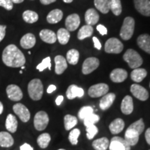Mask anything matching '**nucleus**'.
Segmentation results:
<instances>
[{"label":"nucleus","mask_w":150,"mask_h":150,"mask_svg":"<svg viewBox=\"0 0 150 150\" xmlns=\"http://www.w3.org/2000/svg\"><path fill=\"white\" fill-rule=\"evenodd\" d=\"M3 63L10 67H20L24 65L26 59L24 54L15 45H9L4 50Z\"/></svg>","instance_id":"1"},{"label":"nucleus","mask_w":150,"mask_h":150,"mask_svg":"<svg viewBox=\"0 0 150 150\" xmlns=\"http://www.w3.org/2000/svg\"><path fill=\"white\" fill-rule=\"evenodd\" d=\"M145 129V124L143 120L140 119L137 120L127 128L125 134V140L128 142L130 146H134L139 140L140 135Z\"/></svg>","instance_id":"2"},{"label":"nucleus","mask_w":150,"mask_h":150,"mask_svg":"<svg viewBox=\"0 0 150 150\" xmlns=\"http://www.w3.org/2000/svg\"><path fill=\"white\" fill-rule=\"evenodd\" d=\"M28 93L31 99L40 100L43 95V85L39 79L31 80L28 84Z\"/></svg>","instance_id":"3"},{"label":"nucleus","mask_w":150,"mask_h":150,"mask_svg":"<svg viewBox=\"0 0 150 150\" xmlns=\"http://www.w3.org/2000/svg\"><path fill=\"white\" fill-rule=\"evenodd\" d=\"M124 61L128 63L129 66L132 69H136L142 65L143 61L142 57L136 51L133 49H129L127 50L123 56Z\"/></svg>","instance_id":"4"},{"label":"nucleus","mask_w":150,"mask_h":150,"mask_svg":"<svg viewBox=\"0 0 150 150\" xmlns=\"http://www.w3.org/2000/svg\"><path fill=\"white\" fill-rule=\"evenodd\" d=\"M135 29V20L131 17H127L124 20L120 35L124 40H130L133 36Z\"/></svg>","instance_id":"5"},{"label":"nucleus","mask_w":150,"mask_h":150,"mask_svg":"<svg viewBox=\"0 0 150 150\" xmlns=\"http://www.w3.org/2000/svg\"><path fill=\"white\" fill-rule=\"evenodd\" d=\"M124 45L120 40L116 38H110L107 40L104 46V50L108 54H120L122 52Z\"/></svg>","instance_id":"6"},{"label":"nucleus","mask_w":150,"mask_h":150,"mask_svg":"<svg viewBox=\"0 0 150 150\" xmlns=\"http://www.w3.org/2000/svg\"><path fill=\"white\" fill-rule=\"evenodd\" d=\"M49 121V116L46 112L40 111L38 112L35 114L34 120H33V123H34V127L38 131H43L47 127Z\"/></svg>","instance_id":"7"},{"label":"nucleus","mask_w":150,"mask_h":150,"mask_svg":"<svg viewBox=\"0 0 150 150\" xmlns=\"http://www.w3.org/2000/svg\"><path fill=\"white\" fill-rule=\"evenodd\" d=\"M108 90L109 89L107 84L104 83H97L92 86L88 89V95L93 98H97L107 94Z\"/></svg>","instance_id":"8"},{"label":"nucleus","mask_w":150,"mask_h":150,"mask_svg":"<svg viewBox=\"0 0 150 150\" xmlns=\"http://www.w3.org/2000/svg\"><path fill=\"white\" fill-rule=\"evenodd\" d=\"M110 150H131V146L124 138L115 136L112 138L109 143Z\"/></svg>","instance_id":"9"},{"label":"nucleus","mask_w":150,"mask_h":150,"mask_svg":"<svg viewBox=\"0 0 150 150\" xmlns=\"http://www.w3.org/2000/svg\"><path fill=\"white\" fill-rule=\"evenodd\" d=\"M15 113L20 117L23 122H27L31 117V114L28 108L21 103H18L13 106Z\"/></svg>","instance_id":"10"},{"label":"nucleus","mask_w":150,"mask_h":150,"mask_svg":"<svg viewBox=\"0 0 150 150\" xmlns=\"http://www.w3.org/2000/svg\"><path fill=\"white\" fill-rule=\"evenodd\" d=\"M99 65V61L97 58L90 57L84 61L82 65V72L83 74H89L95 70Z\"/></svg>","instance_id":"11"},{"label":"nucleus","mask_w":150,"mask_h":150,"mask_svg":"<svg viewBox=\"0 0 150 150\" xmlns=\"http://www.w3.org/2000/svg\"><path fill=\"white\" fill-rule=\"evenodd\" d=\"M131 93L135 97L140 101H146L149 98V93L145 88L138 84L134 83L131 85Z\"/></svg>","instance_id":"12"},{"label":"nucleus","mask_w":150,"mask_h":150,"mask_svg":"<svg viewBox=\"0 0 150 150\" xmlns=\"http://www.w3.org/2000/svg\"><path fill=\"white\" fill-rule=\"evenodd\" d=\"M6 93L8 98L15 102L21 100L23 97V93H22V90L18 86L15 85V84H11L7 86Z\"/></svg>","instance_id":"13"},{"label":"nucleus","mask_w":150,"mask_h":150,"mask_svg":"<svg viewBox=\"0 0 150 150\" xmlns=\"http://www.w3.org/2000/svg\"><path fill=\"white\" fill-rule=\"evenodd\" d=\"M135 8L142 16H150V0H134Z\"/></svg>","instance_id":"14"},{"label":"nucleus","mask_w":150,"mask_h":150,"mask_svg":"<svg viewBox=\"0 0 150 150\" xmlns=\"http://www.w3.org/2000/svg\"><path fill=\"white\" fill-rule=\"evenodd\" d=\"M80 24V18L79 15L74 13L67 17L65 20V27L68 31H74L78 29Z\"/></svg>","instance_id":"15"},{"label":"nucleus","mask_w":150,"mask_h":150,"mask_svg":"<svg viewBox=\"0 0 150 150\" xmlns=\"http://www.w3.org/2000/svg\"><path fill=\"white\" fill-rule=\"evenodd\" d=\"M128 73L125 70L122 68L115 69L110 72V79L114 83H122L127 79Z\"/></svg>","instance_id":"16"},{"label":"nucleus","mask_w":150,"mask_h":150,"mask_svg":"<svg viewBox=\"0 0 150 150\" xmlns=\"http://www.w3.org/2000/svg\"><path fill=\"white\" fill-rule=\"evenodd\" d=\"M35 42H36V39L35 35L33 33H28L22 36L20 40V45L22 48L29 50L35 46Z\"/></svg>","instance_id":"17"},{"label":"nucleus","mask_w":150,"mask_h":150,"mask_svg":"<svg viewBox=\"0 0 150 150\" xmlns=\"http://www.w3.org/2000/svg\"><path fill=\"white\" fill-rule=\"evenodd\" d=\"M115 99V95L114 93H107L104 95V97L100 99L99 107L102 110H106L109 108L113 104Z\"/></svg>","instance_id":"18"},{"label":"nucleus","mask_w":150,"mask_h":150,"mask_svg":"<svg viewBox=\"0 0 150 150\" xmlns=\"http://www.w3.org/2000/svg\"><path fill=\"white\" fill-rule=\"evenodd\" d=\"M138 45L141 50L150 54V35L144 33L138 36L137 38Z\"/></svg>","instance_id":"19"},{"label":"nucleus","mask_w":150,"mask_h":150,"mask_svg":"<svg viewBox=\"0 0 150 150\" xmlns=\"http://www.w3.org/2000/svg\"><path fill=\"white\" fill-rule=\"evenodd\" d=\"M121 110L125 115H130L134 110V102L132 97L127 95L122 99L121 104Z\"/></svg>","instance_id":"20"},{"label":"nucleus","mask_w":150,"mask_h":150,"mask_svg":"<svg viewBox=\"0 0 150 150\" xmlns=\"http://www.w3.org/2000/svg\"><path fill=\"white\" fill-rule=\"evenodd\" d=\"M55 62V72L56 74H61L65 72L67 67L66 59L63 56L58 55L54 59Z\"/></svg>","instance_id":"21"},{"label":"nucleus","mask_w":150,"mask_h":150,"mask_svg":"<svg viewBox=\"0 0 150 150\" xmlns=\"http://www.w3.org/2000/svg\"><path fill=\"white\" fill-rule=\"evenodd\" d=\"M83 95V89L76 85L70 86L66 91V96L69 99H73L76 97H82Z\"/></svg>","instance_id":"22"},{"label":"nucleus","mask_w":150,"mask_h":150,"mask_svg":"<svg viewBox=\"0 0 150 150\" xmlns=\"http://www.w3.org/2000/svg\"><path fill=\"white\" fill-rule=\"evenodd\" d=\"M39 35L41 40L48 44H53L57 40L56 33L50 29H42Z\"/></svg>","instance_id":"23"},{"label":"nucleus","mask_w":150,"mask_h":150,"mask_svg":"<svg viewBox=\"0 0 150 150\" xmlns=\"http://www.w3.org/2000/svg\"><path fill=\"white\" fill-rule=\"evenodd\" d=\"M99 16L94 8H90L85 13V21L88 25H95L98 22Z\"/></svg>","instance_id":"24"},{"label":"nucleus","mask_w":150,"mask_h":150,"mask_svg":"<svg viewBox=\"0 0 150 150\" xmlns=\"http://www.w3.org/2000/svg\"><path fill=\"white\" fill-rule=\"evenodd\" d=\"M63 17V11L60 9H54L49 13L47 16V20L50 24H56L61 21Z\"/></svg>","instance_id":"25"},{"label":"nucleus","mask_w":150,"mask_h":150,"mask_svg":"<svg viewBox=\"0 0 150 150\" xmlns=\"http://www.w3.org/2000/svg\"><path fill=\"white\" fill-rule=\"evenodd\" d=\"M14 144L13 136L8 132H0V146L2 147H10Z\"/></svg>","instance_id":"26"},{"label":"nucleus","mask_w":150,"mask_h":150,"mask_svg":"<svg viewBox=\"0 0 150 150\" xmlns=\"http://www.w3.org/2000/svg\"><path fill=\"white\" fill-rule=\"evenodd\" d=\"M147 72L145 69L138 67V68L134 69V70L131 72V78L136 83H140L147 76Z\"/></svg>","instance_id":"27"},{"label":"nucleus","mask_w":150,"mask_h":150,"mask_svg":"<svg viewBox=\"0 0 150 150\" xmlns=\"http://www.w3.org/2000/svg\"><path fill=\"white\" fill-rule=\"evenodd\" d=\"M125 128V122L121 118L114 120L109 125L110 131L112 134H117L120 133Z\"/></svg>","instance_id":"28"},{"label":"nucleus","mask_w":150,"mask_h":150,"mask_svg":"<svg viewBox=\"0 0 150 150\" xmlns=\"http://www.w3.org/2000/svg\"><path fill=\"white\" fill-rule=\"evenodd\" d=\"M6 128L7 129L9 132L15 133L18 129V120L15 115L12 114H9L7 116L5 123Z\"/></svg>","instance_id":"29"},{"label":"nucleus","mask_w":150,"mask_h":150,"mask_svg":"<svg viewBox=\"0 0 150 150\" xmlns=\"http://www.w3.org/2000/svg\"><path fill=\"white\" fill-rule=\"evenodd\" d=\"M95 150H106L109 146V140L107 138H102L94 140L92 144Z\"/></svg>","instance_id":"30"},{"label":"nucleus","mask_w":150,"mask_h":150,"mask_svg":"<svg viewBox=\"0 0 150 150\" xmlns=\"http://www.w3.org/2000/svg\"><path fill=\"white\" fill-rule=\"evenodd\" d=\"M93 28L91 25H84L79 31L77 38L79 40H83L86 38L91 37L93 35Z\"/></svg>","instance_id":"31"},{"label":"nucleus","mask_w":150,"mask_h":150,"mask_svg":"<svg viewBox=\"0 0 150 150\" xmlns=\"http://www.w3.org/2000/svg\"><path fill=\"white\" fill-rule=\"evenodd\" d=\"M95 7L97 10L104 14H106L109 12V1L108 0H94Z\"/></svg>","instance_id":"32"},{"label":"nucleus","mask_w":150,"mask_h":150,"mask_svg":"<svg viewBox=\"0 0 150 150\" xmlns=\"http://www.w3.org/2000/svg\"><path fill=\"white\" fill-rule=\"evenodd\" d=\"M56 37H57V39L60 44L66 45L69 42V40H70V34L66 29L61 28L58 31Z\"/></svg>","instance_id":"33"},{"label":"nucleus","mask_w":150,"mask_h":150,"mask_svg":"<svg viewBox=\"0 0 150 150\" xmlns=\"http://www.w3.org/2000/svg\"><path fill=\"white\" fill-rule=\"evenodd\" d=\"M22 18L24 22L29 24H33L38 20V15L33 11H25L22 14Z\"/></svg>","instance_id":"34"},{"label":"nucleus","mask_w":150,"mask_h":150,"mask_svg":"<svg viewBox=\"0 0 150 150\" xmlns=\"http://www.w3.org/2000/svg\"><path fill=\"white\" fill-rule=\"evenodd\" d=\"M108 1H109L110 11H111L115 16H120L122 11L120 0H108Z\"/></svg>","instance_id":"35"},{"label":"nucleus","mask_w":150,"mask_h":150,"mask_svg":"<svg viewBox=\"0 0 150 150\" xmlns=\"http://www.w3.org/2000/svg\"><path fill=\"white\" fill-rule=\"evenodd\" d=\"M67 61L71 65H76L77 64L79 59V52L76 50L72 49V50H69L67 52Z\"/></svg>","instance_id":"36"},{"label":"nucleus","mask_w":150,"mask_h":150,"mask_svg":"<svg viewBox=\"0 0 150 150\" xmlns=\"http://www.w3.org/2000/svg\"><path fill=\"white\" fill-rule=\"evenodd\" d=\"M51 140V136L48 133H44L38 136L37 139L38 145L42 149H45L48 147Z\"/></svg>","instance_id":"37"},{"label":"nucleus","mask_w":150,"mask_h":150,"mask_svg":"<svg viewBox=\"0 0 150 150\" xmlns=\"http://www.w3.org/2000/svg\"><path fill=\"white\" fill-rule=\"evenodd\" d=\"M78 122L77 118L71 115H66L64 117V126L67 131L70 130L76 126Z\"/></svg>","instance_id":"38"},{"label":"nucleus","mask_w":150,"mask_h":150,"mask_svg":"<svg viewBox=\"0 0 150 150\" xmlns=\"http://www.w3.org/2000/svg\"><path fill=\"white\" fill-rule=\"evenodd\" d=\"M52 64H51V58L50 57H47L45 59L42 60V61L41 62L40 64L37 65L36 69L38 70H39L40 72H42L43 70H45L46 68H48L49 70H51L52 69Z\"/></svg>","instance_id":"39"},{"label":"nucleus","mask_w":150,"mask_h":150,"mask_svg":"<svg viewBox=\"0 0 150 150\" xmlns=\"http://www.w3.org/2000/svg\"><path fill=\"white\" fill-rule=\"evenodd\" d=\"M99 120V116L96 115V114L92 113L86 117L85 119L83 120V124L86 127L91 126V125H95V123L98 122Z\"/></svg>","instance_id":"40"},{"label":"nucleus","mask_w":150,"mask_h":150,"mask_svg":"<svg viewBox=\"0 0 150 150\" xmlns=\"http://www.w3.org/2000/svg\"><path fill=\"white\" fill-rule=\"evenodd\" d=\"M80 134L81 131L78 129H74L70 131L68 139L72 145H76L78 143V138L80 136Z\"/></svg>","instance_id":"41"},{"label":"nucleus","mask_w":150,"mask_h":150,"mask_svg":"<svg viewBox=\"0 0 150 150\" xmlns=\"http://www.w3.org/2000/svg\"><path fill=\"white\" fill-rule=\"evenodd\" d=\"M93 113V108L91 106H83L79 111V117L81 120L85 119L86 117Z\"/></svg>","instance_id":"42"},{"label":"nucleus","mask_w":150,"mask_h":150,"mask_svg":"<svg viewBox=\"0 0 150 150\" xmlns=\"http://www.w3.org/2000/svg\"><path fill=\"white\" fill-rule=\"evenodd\" d=\"M86 136H87L88 139L91 140L95 137L98 133V129L95 126V125H91V126L86 127Z\"/></svg>","instance_id":"43"},{"label":"nucleus","mask_w":150,"mask_h":150,"mask_svg":"<svg viewBox=\"0 0 150 150\" xmlns=\"http://www.w3.org/2000/svg\"><path fill=\"white\" fill-rule=\"evenodd\" d=\"M0 6L7 11H11L13 8V4L11 0H0Z\"/></svg>","instance_id":"44"},{"label":"nucleus","mask_w":150,"mask_h":150,"mask_svg":"<svg viewBox=\"0 0 150 150\" xmlns=\"http://www.w3.org/2000/svg\"><path fill=\"white\" fill-rule=\"evenodd\" d=\"M97 30L99 31V33H100L102 35H104L107 34V29L104 27L102 24H99V25L97 26Z\"/></svg>","instance_id":"45"},{"label":"nucleus","mask_w":150,"mask_h":150,"mask_svg":"<svg viewBox=\"0 0 150 150\" xmlns=\"http://www.w3.org/2000/svg\"><path fill=\"white\" fill-rule=\"evenodd\" d=\"M6 26L0 25V42L4 38L6 35Z\"/></svg>","instance_id":"46"},{"label":"nucleus","mask_w":150,"mask_h":150,"mask_svg":"<svg viewBox=\"0 0 150 150\" xmlns=\"http://www.w3.org/2000/svg\"><path fill=\"white\" fill-rule=\"evenodd\" d=\"M93 40L94 42V47H95L96 49H97L98 50H101V48H102V44H101L100 42H99L98 38L96 37H93Z\"/></svg>","instance_id":"47"},{"label":"nucleus","mask_w":150,"mask_h":150,"mask_svg":"<svg viewBox=\"0 0 150 150\" xmlns=\"http://www.w3.org/2000/svg\"><path fill=\"white\" fill-rule=\"evenodd\" d=\"M20 150H33V148L31 147L29 144L24 143L22 145L20 146Z\"/></svg>","instance_id":"48"},{"label":"nucleus","mask_w":150,"mask_h":150,"mask_svg":"<svg viewBox=\"0 0 150 150\" xmlns=\"http://www.w3.org/2000/svg\"><path fill=\"white\" fill-rule=\"evenodd\" d=\"M146 141L150 145V128H148L145 132Z\"/></svg>","instance_id":"49"},{"label":"nucleus","mask_w":150,"mask_h":150,"mask_svg":"<svg viewBox=\"0 0 150 150\" xmlns=\"http://www.w3.org/2000/svg\"><path fill=\"white\" fill-rule=\"evenodd\" d=\"M63 99H64V97H63V96H62V95H59V96H58L57 98L56 99V105H57V106H60V105L61 104V103L63 102Z\"/></svg>","instance_id":"50"},{"label":"nucleus","mask_w":150,"mask_h":150,"mask_svg":"<svg viewBox=\"0 0 150 150\" xmlns=\"http://www.w3.org/2000/svg\"><path fill=\"white\" fill-rule=\"evenodd\" d=\"M56 90V86H54V85H50V86L48 87L47 90V93L50 94V93H52L54 91H55Z\"/></svg>","instance_id":"51"},{"label":"nucleus","mask_w":150,"mask_h":150,"mask_svg":"<svg viewBox=\"0 0 150 150\" xmlns=\"http://www.w3.org/2000/svg\"><path fill=\"white\" fill-rule=\"evenodd\" d=\"M56 0H40V3L43 5H48L50 4L55 2Z\"/></svg>","instance_id":"52"},{"label":"nucleus","mask_w":150,"mask_h":150,"mask_svg":"<svg viewBox=\"0 0 150 150\" xmlns=\"http://www.w3.org/2000/svg\"><path fill=\"white\" fill-rule=\"evenodd\" d=\"M11 1H12L13 3H15V4H20L23 2L24 0H11Z\"/></svg>","instance_id":"53"},{"label":"nucleus","mask_w":150,"mask_h":150,"mask_svg":"<svg viewBox=\"0 0 150 150\" xmlns=\"http://www.w3.org/2000/svg\"><path fill=\"white\" fill-rule=\"evenodd\" d=\"M3 110H4V106H3V104L0 102V115H1V113L3 112Z\"/></svg>","instance_id":"54"},{"label":"nucleus","mask_w":150,"mask_h":150,"mask_svg":"<svg viewBox=\"0 0 150 150\" xmlns=\"http://www.w3.org/2000/svg\"><path fill=\"white\" fill-rule=\"evenodd\" d=\"M65 3H71L72 2L73 0H63Z\"/></svg>","instance_id":"55"},{"label":"nucleus","mask_w":150,"mask_h":150,"mask_svg":"<svg viewBox=\"0 0 150 150\" xmlns=\"http://www.w3.org/2000/svg\"><path fill=\"white\" fill-rule=\"evenodd\" d=\"M20 67H21V69H22V70H23V69H24V68H25V67H24V65H23V66Z\"/></svg>","instance_id":"56"},{"label":"nucleus","mask_w":150,"mask_h":150,"mask_svg":"<svg viewBox=\"0 0 150 150\" xmlns=\"http://www.w3.org/2000/svg\"><path fill=\"white\" fill-rule=\"evenodd\" d=\"M20 74H22V71L20 70Z\"/></svg>","instance_id":"57"},{"label":"nucleus","mask_w":150,"mask_h":150,"mask_svg":"<svg viewBox=\"0 0 150 150\" xmlns=\"http://www.w3.org/2000/svg\"><path fill=\"white\" fill-rule=\"evenodd\" d=\"M58 150H65V149H58Z\"/></svg>","instance_id":"58"},{"label":"nucleus","mask_w":150,"mask_h":150,"mask_svg":"<svg viewBox=\"0 0 150 150\" xmlns=\"http://www.w3.org/2000/svg\"><path fill=\"white\" fill-rule=\"evenodd\" d=\"M149 87H150V83H149Z\"/></svg>","instance_id":"59"},{"label":"nucleus","mask_w":150,"mask_h":150,"mask_svg":"<svg viewBox=\"0 0 150 150\" xmlns=\"http://www.w3.org/2000/svg\"><path fill=\"white\" fill-rule=\"evenodd\" d=\"M149 150H150V149H149Z\"/></svg>","instance_id":"60"}]
</instances>
